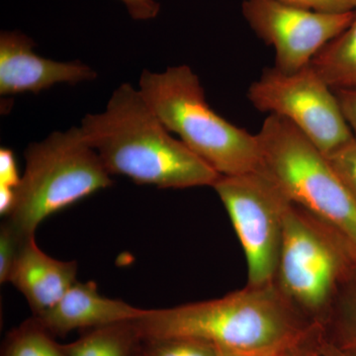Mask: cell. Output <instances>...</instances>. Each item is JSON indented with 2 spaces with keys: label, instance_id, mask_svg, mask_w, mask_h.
Segmentation results:
<instances>
[{
  "label": "cell",
  "instance_id": "1",
  "mask_svg": "<svg viewBox=\"0 0 356 356\" xmlns=\"http://www.w3.org/2000/svg\"><path fill=\"white\" fill-rule=\"evenodd\" d=\"M79 127L111 175L163 189L213 187L221 177L173 137L131 84L115 89L104 111L86 115Z\"/></svg>",
  "mask_w": 356,
  "mask_h": 356
},
{
  "label": "cell",
  "instance_id": "2",
  "mask_svg": "<svg viewBox=\"0 0 356 356\" xmlns=\"http://www.w3.org/2000/svg\"><path fill=\"white\" fill-rule=\"evenodd\" d=\"M134 325L142 341L193 337L236 350L301 341L316 330L293 311L274 284L247 285L222 298L146 310Z\"/></svg>",
  "mask_w": 356,
  "mask_h": 356
},
{
  "label": "cell",
  "instance_id": "3",
  "mask_svg": "<svg viewBox=\"0 0 356 356\" xmlns=\"http://www.w3.org/2000/svg\"><path fill=\"white\" fill-rule=\"evenodd\" d=\"M139 90L165 128L220 175L262 170L257 136L211 108L199 77L188 65L161 72L144 70Z\"/></svg>",
  "mask_w": 356,
  "mask_h": 356
},
{
  "label": "cell",
  "instance_id": "4",
  "mask_svg": "<svg viewBox=\"0 0 356 356\" xmlns=\"http://www.w3.org/2000/svg\"><path fill=\"white\" fill-rule=\"evenodd\" d=\"M25 170L6 221L23 238L51 215L111 186V175L81 127L50 134L25 149Z\"/></svg>",
  "mask_w": 356,
  "mask_h": 356
},
{
  "label": "cell",
  "instance_id": "5",
  "mask_svg": "<svg viewBox=\"0 0 356 356\" xmlns=\"http://www.w3.org/2000/svg\"><path fill=\"white\" fill-rule=\"evenodd\" d=\"M257 136L262 170L290 202L332 229L356 259V204L327 156L276 115L267 117Z\"/></svg>",
  "mask_w": 356,
  "mask_h": 356
},
{
  "label": "cell",
  "instance_id": "6",
  "mask_svg": "<svg viewBox=\"0 0 356 356\" xmlns=\"http://www.w3.org/2000/svg\"><path fill=\"white\" fill-rule=\"evenodd\" d=\"M355 268L348 245L324 222L290 203L273 284L293 311L318 329Z\"/></svg>",
  "mask_w": 356,
  "mask_h": 356
},
{
  "label": "cell",
  "instance_id": "7",
  "mask_svg": "<svg viewBox=\"0 0 356 356\" xmlns=\"http://www.w3.org/2000/svg\"><path fill=\"white\" fill-rule=\"evenodd\" d=\"M228 212L248 264V284H273L290 201L264 170L220 177L213 185Z\"/></svg>",
  "mask_w": 356,
  "mask_h": 356
},
{
  "label": "cell",
  "instance_id": "8",
  "mask_svg": "<svg viewBox=\"0 0 356 356\" xmlns=\"http://www.w3.org/2000/svg\"><path fill=\"white\" fill-rule=\"evenodd\" d=\"M248 97L259 111L290 122L325 156L355 138L336 93L311 65L293 74L264 70Z\"/></svg>",
  "mask_w": 356,
  "mask_h": 356
},
{
  "label": "cell",
  "instance_id": "9",
  "mask_svg": "<svg viewBox=\"0 0 356 356\" xmlns=\"http://www.w3.org/2000/svg\"><path fill=\"white\" fill-rule=\"evenodd\" d=\"M355 11L320 13L280 0H245L243 4L248 24L275 50L274 67L285 74L308 67L330 42L350 25Z\"/></svg>",
  "mask_w": 356,
  "mask_h": 356
},
{
  "label": "cell",
  "instance_id": "10",
  "mask_svg": "<svg viewBox=\"0 0 356 356\" xmlns=\"http://www.w3.org/2000/svg\"><path fill=\"white\" fill-rule=\"evenodd\" d=\"M29 37L16 31L0 35V95H39L58 83L74 84L97 77L95 70L79 60L58 62L34 51Z\"/></svg>",
  "mask_w": 356,
  "mask_h": 356
},
{
  "label": "cell",
  "instance_id": "11",
  "mask_svg": "<svg viewBox=\"0 0 356 356\" xmlns=\"http://www.w3.org/2000/svg\"><path fill=\"white\" fill-rule=\"evenodd\" d=\"M146 309L110 299L98 292L92 281H76L56 305L34 316L54 337H65L76 330H91L117 323L132 322Z\"/></svg>",
  "mask_w": 356,
  "mask_h": 356
},
{
  "label": "cell",
  "instance_id": "12",
  "mask_svg": "<svg viewBox=\"0 0 356 356\" xmlns=\"http://www.w3.org/2000/svg\"><path fill=\"white\" fill-rule=\"evenodd\" d=\"M76 261L51 257L31 236L21 245L8 282L22 293L33 315L39 316L60 301L76 282Z\"/></svg>",
  "mask_w": 356,
  "mask_h": 356
},
{
  "label": "cell",
  "instance_id": "13",
  "mask_svg": "<svg viewBox=\"0 0 356 356\" xmlns=\"http://www.w3.org/2000/svg\"><path fill=\"white\" fill-rule=\"evenodd\" d=\"M311 67L332 89L356 86V9L350 25L312 60Z\"/></svg>",
  "mask_w": 356,
  "mask_h": 356
},
{
  "label": "cell",
  "instance_id": "14",
  "mask_svg": "<svg viewBox=\"0 0 356 356\" xmlns=\"http://www.w3.org/2000/svg\"><path fill=\"white\" fill-rule=\"evenodd\" d=\"M142 343L132 321L88 330L64 346L67 356H137Z\"/></svg>",
  "mask_w": 356,
  "mask_h": 356
},
{
  "label": "cell",
  "instance_id": "15",
  "mask_svg": "<svg viewBox=\"0 0 356 356\" xmlns=\"http://www.w3.org/2000/svg\"><path fill=\"white\" fill-rule=\"evenodd\" d=\"M318 332L339 350L356 356V268L341 287Z\"/></svg>",
  "mask_w": 356,
  "mask_h": 356
},
{
  "label": "cell",
  "instance_id": "16",
  "mask_svg": "<svg viewBox=\"0 0 356 356\" xmlns=\"http://www.w3.org/2000/svg\"><path fill=\"white\" fill-rule=\"evenodd\" d=\"M1 356H67V353L64 344L58 343L33 316L7 334Z\"/></svg>",
  "mask_w": 356,
  "mask_h": 356
},
{
  "label": "cell",
  "instance_id": "17",
  "mask_svg": "<svg viewBox=\"0 0 356 356\" xmlns=\"http://www.w3.org/2000/svg\"><path fill=\"white\" fill-rule=\"evenodd\" d=\"M147 356H221L216 344L193 337H170L143 341Z\"/></svg>",
  "mask_w": 356,
  "mask_h": 356
},
{
  "label": "cell",
  "instance_id": "18",
  "mask_svg": "<svg viewBox=\"0 0 356 356\" xmlns=\"http://www.w3.org/2000/svg\"><path fill=\"white\" fill-rule=\"evenodd\" d=\"M327 156L356 204V138Z\"/></svg>",
  "mask_w": 356,
  "mask_h": 356
},
{
  "label": "cell",
  "instance_id": "19",
  "mask_svg": "<svg viewBox=\"0 0 356 356\" xmlns=\"http://www.w3.org/2000/svg\"><path fill=\"white\" fill-rule=\"evenodd\" d=\"M24 241L8 221L6 220L2 222L0 228V282H8L14 262Z\"/></svg>",
  "mask_w": 356,
  "mask_h": 356
},
{
  "label": "cell",
  "instance_id": "20",
  "mask_svg": "<svg viewBox=\"0 0 356 356\" xmlns=\"http://www.w3.org/2000/svg\"><path fill=\"white\" fill-rule=\"evenodd\" d=\"M289 6L302 7L320 13H343L355 11V0H280Z\"/></svg>",
  "mask_w": 356,
  "mask_h": 356
},
{
  "label": "cell",
  "instance_id": "21",
  "mask_svg": "<svg viewBox=\"0 0 356 356\" xmlns=\"http://www.w3.org/2000/svg\"><path fill=\"white\" fill-rule=\"evenodd\" d=\"M21 175L18 172L15 154L13 149L7 147L0 149V186L17 188Z\"/></svg>",
  "mask_w": 356,
  "mask_h": 356
},
{
  "label": "cell",
  "instance_id": "22",
  "mask_svg": "<svg viewBox=\"0 0 356 356\" xmlns=\"http://www.w3.org/2000/svg\"><path fill=\"white\" fill-rule=\"evenodd\" d=\"M127 8L131 17L136 20H151L156 18L161 6L156 0H120Z\"/></svg>",
  "mask_w": 356,
  "mask_h": 356
},
{
  "label": "cell",
  "instance_id": "23",
  "mask_svg": "<svg viewBox=\"0 0 356 356\" xmlns=\"http://www.w3.org/2000/svg\"><path fill=\"white\" fill-rule=\"evenodd\" d=\"M344 118L356 138V86L334 90Z\"/></svg>",
  "mask_w": 356,
  "mask_h": 356
},
{
  "label": "cell",
  "instance_id": "24",
  "mask_svg": "<svg viewBox=\"0 0 356 356\" xmlns=\"http://www.w3.org/2000/svg\"><path fill=\"white\" fill-rule=\"evenodd\" d=\"M305 339H301V341H293V343L280 344V346H270V348H259V350H236L222 348L219 346L218 348H220L221 356H278L282 351L290 348L293 344L300 343Z\"/></svg>",
  "mask_w": 356,
  "mask_h": 356
},
{
  "label": "cell",
  "instance_id": "25",
  "mask_svg": "<svg viewBox=\"0 0 356 356\" xmlns=\"http://www.w3.org/2000/svg\"><path fill=\"white\" fill-rule=\"evenodd\" d=\"M316 332L317 330L310 337L300 343L293 344L278 356H317L315 348H314V337H315Z\"/></svg>",
  "mask_w": 356,
  "mask_h": 356
},
{
  "label": "cell",
  "instance_id": "26",
  "mask_svg": "<svg viewBox=\"0 0 356 356\" xmlns=\"http://www.w3.org/2000/svg\"><path fill=\"white\" fill-rule=\"evenodd\" d=\"M314 346L321 356H351L343 350H339L336 346H332L329 341H325L320 336L318 332H316L314 337Z\"/></svg>",
  "mask_w": 356,
  "mask_h": 356
},
{
  "label": "cell",
  "instance_id": "27",
  "mask_svg": "<svg viewBox=\"0 0 356 356\" xmlns=\"http://www.w3.org/2000/svg\"><path fill=\"white\" fill-rule=\"evenodd\" d=\"M137 356H147L146 355H145L144 351H143L142 346H140V350L139 353H138Z\"/></svg>",
  "mask_w": 356,
  "mask_h": 356
},
{
  "label": "cell",
  "instance_id": "28",
  "mask_svg": "<svg viewBox=\"0 0 356 356\" xmlns=\"http://www.w3.org/2000/svg\"><path fill=\"white\" fill-rule=\"evenodd\" d=\"M314 348H315V346H314ZM315 350H316V348H315ZM316 353H317V356H321L320 355H318V351H317V350H316Z\"/></svg>",
  "mask_w": 356,
  "mask_h": 356
},
{
  "label": "cell",
  "instance_id": "29",
  "mask_svg": "<svg viewBox=\"0 0 356 356\" xmlns=\"http://www.w3.org/2000/svg\"><path fill=\"white\" fill-rule=\"evenodd\" d=\"M355 3H356V0H355Z\"/></svg>",
  "mask_w": 356,
  "mask_h": 356
}]
</instances>
